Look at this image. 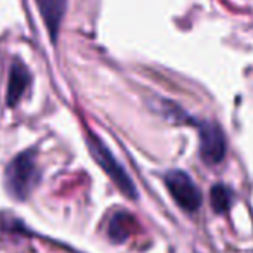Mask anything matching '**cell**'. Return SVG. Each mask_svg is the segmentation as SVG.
Here are the masks:
<instances>
[{
	"label": "cell",
	"instance_id": "6da1fadb",
	"mask_svg": "<svg viewBox=\"0 0 253 253\" xmlns=\"http://www.w3.org/2000/svg\"><path fill=\"white\" fill-rule=\"evenodd\" d=\"M175 108V106H173ZM170 116L173 118L184 120L187 125H193L198 128L200 134V156L208 167L218 165L222 160L225 158V151H227V144H225V135L222 128L215 122H208V120H194L191 118L187 113H182L179 108L167 109Z\"/></svg>",
	"mask_w": 253,
	"mask_h": 253
},
{
	"label": "cell",
	"instance_id": "7a4b0ae2",
	"mask_svg": "<svg viewBox=\"0 0 253 253\" xmlns=\"http://www.w3.org/2000/svg\"><path fill=\"white\" fill-rule=\"evenodd\" d=\"M87 146L90 151L92 158L95 160L99 167L106 172V175L113 180L116 187L120 189V193L123 196L130 198V200H137V187L132 182L130 175L126 173V170L122 167V163L113 156V153L109 151V148L94 134L88 132L87 134Z\"/></svg>",
	"mask_w": 253,
	"mask_h": 253
},
{
	"label": "cell",
	"instance_id": "3957f363",
	"mask_svg": "<svg viewBox=\"0 0 253 253\" xmlns=\"http://www.w3.org/2000/svg\"><path fill=\"white\" fill-rule=\"evenodd\" d=\"M40 180V170L37 165V155L25 151L18 155L5 170V186L16 200H26Z\"/></svg>",
	"mask_w": 253,
	"mask_h": 253
},
{
	"label": "cell",
	"instance_id": "277c9868",
	"mask_svg": "<svg viewBox=\"0 0 253 253\" xmlns=\"http://www.w3.org/2000/svg\"><path fill=\"white\" fill-rule=\"evenodd\" d=\"M165 186L169 189L170 196L175 200V203L184 211L194 213L201 207V191L191 179L189 173L184 170H170L165 173Z\"/></svg>",
	"mask_w": 253,
	"mask_h": 253
},
{
	"label": "cell",
	"instance_id": "5b68a950",
	"mask_svg": "<svg viewBox=\"0 0 253 253\" xmlns=\"http://www.w3.org/2000/svg\"><path fill=\"white\" fill-rule=\"evenodd\" d=\"M35 2L39 5L40 16H42L43 23H45L50 40L56 42L61 23H63L64 14H66L68 0H35Z\"/></svg>",
	"mask_w": 253,
	"mask_h": 253
},
{
	"label": "cell",
	"instance_id": "8992f818",
	"mask_svg": "<svg viewBox=\"0 0 253 253\" xmlns=\"http://www.w3.org/2000/svg\"><path fill=\"white\" fill-rule=\"evenodd\" d=\"M32 82V75H30L28 68L16 59L11 66V73H9V85H7V104L16 106L19 99L23 97L25 90L30 87Z\"/></svg>",
	"mask_w": 253,
	"mask_h": 253
},
{
	"label": "cell",
	"instance_id": "52a82bcc",
	"mask_svg": "<svg viewBox=\"0 0 253 253\" xmlns=\"http://www.w3.org/2000/svg\"><path fill=\"white\" fill-rule=\"evenodd\" d=\"M137 227L134 215L128 211H116L108 224V236L113 243H123L130 238V234Z\"/></svg>",
	"mask_w": 253,
	"mask_h": 253
},
{
	"label": "cell",
	"instance_id": "ba28073f",
	"mask_svg": "<svg viewBox=\"0 0 253 253\" xmlns=\"http://www.w3.org/2000/svg\"><path fill=\"white\" fill-rule=\"evenodd\" d=\"M232 200H234V194L224 184H215L210 191V201H211V208H213L215 213L222 215L225 211H229L232 205Z\"/></svg>",
	"mask_w": 253,
	"mask_h": 253
}]
</instances>
